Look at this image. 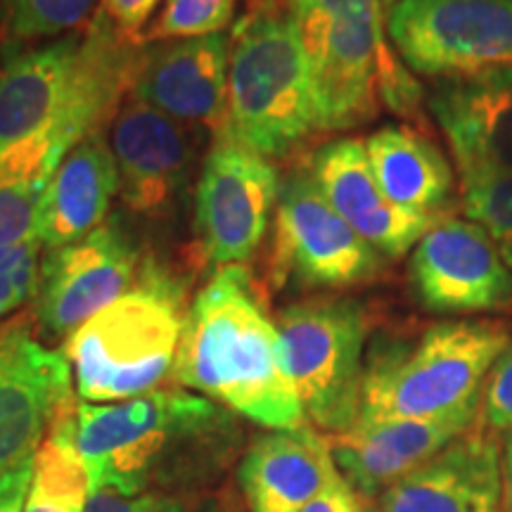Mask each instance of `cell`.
I'll return each instance as SVG.
<instances>
[{
  "label": "cell",
  "mask_w": 512,
  "mask_h": 512,
  "mask_svg": "<svg viewBox=\"0 0 512 512\" xmlns=\"http://www.w3.org/2000/svg\"><path fill=\"white\" fill-rule=\"evenodd\" d=\"M41 240L0 249V318L10 316L24 302L36 297L41 280Z\"/></svg>",
  "instance_id": "83f0119b"
},
{
  "label": "cell",
  "mask_w": 512,
  "mask_h": 512,
  "mask_svg": "<svg viewBox=\"0 0 512 512\" xmlns=\"http://www.w3.org/2000/svg\"><path fill=\"white\" fill-rule=\"evenodd\" d=\"M280 183L273 164L219 140L204 162L195 223L204 254L216 266H240L264 240Z\"/></svg>",
  "instance_id": "30bf717a"
},
{
  "label": "cell",
  "mask_w": 512,
  "mask_h": 512,
  "mask_svg": "<svg viewBox=\"0 0 512 512\" xmlns=\"http://www.w3.org/2000/svg\"><path fill=\"white\" fill-rule=\"evenodd\" d=\"M67 145L48 128L0 157V249L36 238L38 209Z\"/></svg>",
  "instance_id": "cb8c5ba5"
},
{
  "label": "cell",
  "mask_w": 512,
  "mask_h": 512,
  "mask_svg": "<svg viewBox=\"0 0 512 512\" xmlns=\"http://www.w3.org/2000/svg\"><path fill=\"white\" fill-rule=\"evenodd\" d=\"M202 512H230V510H226V508H223V505H219V503H211V505H207V508H204Z\"/></svg>",
  "instance_id": "e575fe53"
},
{
  "label": "cell",
  "mask_w": 512,
  "mask_h": 512,
  "mask_svg": "<svg viewBox=\"0 0 512 512\" xmlns=\"http://www.w3.org/2000/svg\"><path fill=\"white\" fill-rule=\"evenodd\" d=\"M117 192L119 171L102 133L79 140L55 166L43 192L36 221L43 249H60L98 230Z\"/></svg>",
  "instance_id": "44dd1931"
},
{
  "label": "cell",
  "mask_w": 512,
  "mask_h": 512,
  "mask_svg": "<svg viewBox=\"0 0 512 512\" xmlns=\"http://www.w3.org/2000/svg\"><path fill=\"white\" fill-rule=\"evenodd\" d=\"M159 0H102V10L112 19V24L128 38H140L147 29L152 12Z\"/></svg>",
  "instance_id": "4dcf8cb0"
},
{
  "label": "cell",
  "mask_w": 512,
  "mask_h": 512,
  "mask_svg": "<svg viewBox=\"0 0 512 512\" xmlns=\"http://www.w3.org/2000/svg\"><path fill=\"white\" fill-rule=\"evenodd\" d=\"M510 344L494 320L437 323L411 349L370 361L358 420H437L477 413L491 368Z\"/></svg>",
  "instance_id": "5b68a950"
},
{
  "label": "cell",
  "mask_w": 512,
  "mask_h": 512,
  "mask_svg": "<svg viewBox=\"0 0 512 512\" xmlns=\"http://www.w3.org/2000/svg\"><path fill=\"white\" fill-rule=\"evenodd\" d=\"M477 413L437 420H356L349 432L330 439V451L351 489L375 498L470 430Z\"/></svg>",
  "instance_id": "ac0fdd59"
},
{
  "label": "cell",
  "mask_w": 512,
  "mask_h": 512,
  "mask_svg": "<svg viewBox=\"0 0 512 512\" xmlns=\"http://www.w3.org/2000/svg\"><path fill=\"white\" fill-rule=\"evenodd\" d=\"M411 285L434 313H489L512 306V273L482 223L444 216L411 254Z\"/></svg>",
  "instance_id": "8fae6325"
},
{
  "label": "cell",
  "mask_w": 512,
  "mask_h": 512,
  "mask_svg": "<svg viewBox=\"0 0 512 512\" xmlns=\"http://www.w3.org/2000/svg\"><path fill=\"white\" fill-rule=\"evenodd\" d=\"M183 287L155 266L136 285L69 335L76 394L88 403L136 399L174 370L185 323Z\"/></svg>",
  "instance_id": "277c9868"
},
{
  "label": "cell",
  "mask_w": 512,
  "mask_h": 512,
  "mask_svg": "<svg viewBox=\"0 0 512 512\" xmlns=\"http://www.w3.org/2000/svg\"><path fill=\"white\" fill-rule=\"evenodd\" d=\"M264 3H275V0H264Z\"/></svg>",
  "instance_id": "d590c367"
},
{
  "label": "cell",
  "mask_w": 512,
  "mask_h": 512,
  "mask_svg": "<svg viewBox=\"0 0 512 512\" xmlns=\"http://www.w3.org/2000/svg\"><path fill=\"white\" fill-rule=\"evenodd\" d=\"M86 512H188V505L171 494L124 496L112 489H98L88 498Z\"/></svg>",
  "instance_id": "f546056e"
},
{
  "label": "cell",
  "mask_w": 512,
  "mask_h": 512,
  "mask_svg": "<svg viewBox=\"0 0 512 512\" xmlns=\"http://www.w3.org/2000/svg\"><path fill=\"white\" fill-rule=\"evenodd\" d=\"M140 256L119 223L50 249L41 261L36 318L53 335H72L136 285Z\"/></svg>",
  "instance_id": "7c38bea8"
},
{
  "label": "cell",
  "mask_w": 512,
  "mask_h": 512,
  "mask_svg": "<svg viewBox=\"0 0 512 512\" xmlns=\"http://www.w3.org/2000/svg\"><path fill=\"white\" fill-rule=\"evenodd\" d=\"M238 0H166L155 22L140 34L143 46L223 34Z\"/></svg>",
  "instance_id": "484cf974"
},
{
  "label": "cell",
  "mask_w": 512,
  "mask_h": 512,
  "mask_svg": "<svg viewBox=\"0 0 512 512\" xmlns=\"http://www.w3.org/2000/svg\"><path fill=\"white\" fill-rule=\"evenodd\" d=\"M302 512H363V503L347 479L337 472Z\"/></svg>",
  "instance_id": "1f68e13d"
},
{
  "label": "cell",
  "mask_w": 512,
  "mask_h": 512,
  "mask_svg": "<svg viewBox=\"0 0 512 512\" xmlns=\"http://www.w3.org/2000/svg\"><path fill=\"white\" fill-rule=\"evenodd\" d=\"M501 439L470 427L380 496V512H501Z\"/></svg>",
  "instance_id": "9a60e30c"
},
{
  "label": "cell",
  "mask_w": 512,
  "mask_h": 512,
  "mask_svg": "<svg viewBox=\"0 0 512 512\" xmlns=\"http://www.w3.org/2000/svg\"><path fill=\"white\" fill-rule=\"evenodd\" d=\"M306 169L330 207L382 256L396 259L408 254L432 226V216L387 200L375 181L366 143L361 140H330L313 152Z\"/></svg>",
  "instance_id": "2e32d148"
},
{
  "label": "cell",
  "mask_w": 512,
  "mask_h": 512,
  "mask_svg": "<svg viewBox=\"0 0 512 512\" xmlns=\"http://www.w3.org/2000/svg\"><path fill=\"white\" fill-rule=\"evenodd\" d=\"M477 420L482 422L484 430L494 434L512 430V342L498 356L486 377Z\"/></svg>",
  "instance_id": "f1b7e54d"
},
{
  "label": "cell",
  "mask_w": 512,
  "mask_h": 512,
  "mask_svg": "<svg viewBox=\"0 0 512 512\" xmlns=\"http://www.w3.org/2000/svg\"><path fill=\"white\" fill-rule=\"evenodd\" d=\"M377 512H380V510H377Z\"/></svg>",
  "instance_id": "8d00e7d4"
},
{
  "label": "cell",
  "mask_w": 512,
  "mask_h": 512,
  "mask_svg": "<svg viewBox=\"0 0 512 512\" xmlns=\"http://www.w3.org/2000/svg\"><path fill=\"white\" fill-rule=\"evenodd\" d=\"M316 131L309 64L290 17L254 12L230 41L221 140L264 159L283 157Z\"/></svg>",
  "instance_id": "8992f818"
},
{
  "label": "cell",
  "mask_w": 512,
  "mask_h": 512,
  "mask_svg": "<svg viewBox=\"0 0 512 512\" xmlns=\"http://www.w3.org/2000/svg\"><path fill=\"white\" fill-rule=\"evenodd\" d=\"M467 219L482 223L512 273V176L463 190Z\"/></svg>",
  "instance_id": "4316f807"
},
{
  "label": "cell",
  "mask_w": 512,
  "mask_h": 512,
  "mask_svg": "<svg viewBox=\"0 0 512 512\" xmlns=\"http://www.w3.org/2000/svg\"><path fill=\"white\" fill-rule=\"evenodd\" d=\"M230 38L211 34L145 46L133 98L181 124L223 126Z\"/></svg>",
  "instance_id": "e0dca14e"
},
{
  "label": "cell",
  "mask_w": 512,
  "mask_h": 512,
  "mask_svg": "<svg viewBox=\"0 0 512 512\" xmlns=\"http://www.w3.org/2000/svg\"><path fill=\"white\" fill-rule=\"evenodd\" d=\"M79 48L81 36L69 34L5 62L0 72V157L57 124Z\"/></svg>",
  "instance_id": "7402d4cb"
},
{
  "label": "cell",
  "mask_w": 512,
  "mask_h": 512,
  "mask_svg": "<svg viewBox=\"0 0 512 512\" xmlns=\"http://www.w3.org/2000/svg\"><path fill=\"white\" fill-rule=\"evenodd\" d=\"M501 475H503V510L512 512V430L501 441Z\"/></svg>",
  "instance_id": "836d02e7"
},
{
  "label": "cell",
  "mask_w": 512,
  "mask_h": 512,
  "mask_svg": "<svg viewBox=\"0 0 512 512\" xmlns=\"http://www.w3.org/2000/svg\"><path fill=\"white\" fill-rule=\"evenodd\" d=\"M31 479H34V458H27L0 477V512H24Z\"/></svg>",
  "instance_id": "d6a6232c"
},
{
  "label": "cell",
  "mask_w": 512,
  "mask_h": 512,
  "mask_svg": "<svg viewBox=\"0 0 512 512\" xmlns=\"http://www.w3.org/2000/svg\"><path fill=\"white\" fill-rule=\"evenodd\" d=\"M76 446L91 494H162L221 470L238 446L228 408L178 389H152L117 403L76 401Z\"/></svg>",
  "instance_id": "6da1fadb"
},
{
  "label": "cell",
  "mask_w": 512,
  "mask_h": 512,
  "mask_svg": "<svg viewBox=\"0 0 512 512\" xmlns=\"http://www.w3.org/2000/svg\"><path fill=\"white\" fill-rule=\"evenodd\" d=\"M72 366L31 337L24 323L0 328V477L34 458L72 401Z\"/></svg>",
  "instance_id": "4fadbf2b"
},
{
  "label": "cell",
  "mask_w": 512,
  "mask_h": 512,
  "mask_svg": "<svg viewBox=\"0 0 512 512\" xmlns=\"http://www.w3.org/2000/svg\"><path fill=\"white\" fill-rule=\"evenodd\" d=\"M275 266L304 287L342 290L373 280L382 254L349 226L302 169L280 185L275 209Z\"/></svg>",
  "instance_id": "9c48e42d"
},
{
  "label": "cell",
  "mask_w": 512,
  "mask_h": 512,
  "mask_svg": "<svg viewBox=\"0 0 512 512\" xmlns=\"http://www.w3.org/2000/svg\"><path fill=\"white\" fill-rule=\"evenodd\" d=\"M389 41L413 74H512V0H396Z\"/></svg>",
  "instance_id": "ba28073f"
},
{
  "label": "cell",
  "mask_w": 512,
  "mask_h": 512,
  "mask_svg": "<svg viewBox=\"0 0 512 512\" xmlns=\"http://www.w3.org/2000/svg\"><path fill=\"white\" fill-rule=\"evenodd\" d=\"M98 0H0V31L12 41H41L74 34Z\"/></svg>",
  "instance_id": "d4e9b609"
},
{
  "label": "cell",
  "mask_w": 512,
  "mask_h": 512,
  "mask_svg": "<svg viewBox=\"0 0 512 512\" xmlns=\"http://www.w3.org/2000/svg\"><path fill=\"white\" fill-rule=\"evenodd\" d=\"M110 150L121 200L138 214L169 207L192 164V143L181 121L136 98L114 117Z\"/></svg>",
  "instance_id": "d6986e66"
},
{
  "label": "cell",
  "mask_w": 512,
  "mask_h": 512,
  "mask_svg": "<svg viewBox=\"0 0 512 512\" xmlns=\"http://www.w3.org/2000/svg\"><path fill=\"white\" fill-rule=\"evenodd\" d=\"M396 0H287L309 64L316 131H347L387 105L408 114L420 86L392 50L387 15Z\"/></svg>",
  "instance_id": "3957f363"
},
{
  "label": "cell",
  "mask_w": 512,
  "mask_h": 512,
  "mask_svg": "<svg viewBox=\"0 0 512 512\" xmlns=\"http://www.w3.org/2000/svg\"><path fill=\"white\" fill-rule=\"evenodd\" d=\"M275 328L306 418L332 437L349 432L363 401L366 313L351 299H309L280 311Z\"/></svg>",
  "instance_id": "52a82bcc"
},
{
  "label": "cell",
  "mask_w": 512,
  "mask_h": 512,
  "mask_svg": "<svg viewBox=\"0 0 512 512\" xmlns=\"http://www.w3.org/2000/svg\"><path fill=\"white\" fill-rule=\"evenodd\" d=\"M463 190L512 176V74L441 79L430 95Z\"/></svg>",
  "instance_id": "5bb4252c"
},
{
  "label": "cell",
  "mask_w": 512,
  "mask_h": 512,
  "mask_svg": "<svg viewBox=\"0 0 512 512\" xmlns=\"http://www.w3.org/2000/svg\"><path fill=\"white\" fill-rule=\"evenodd\" d=\"M171 375L268 430L306 425L278 328L242 266L219 268L190 304Z\"/></svg>",
  "instance_id": "7a4b0ae2"
},
{
  "label": "cell",
  "mask_w": 512,
  "mask_h": 512,
  "mask_svg": "<svg viewBox=\"0 0 512 512\" xmlns=\"http://www.w3.org/2000/svg\"><path fill=\"white\" fill-rule=\"evenodd\" d=\"M337 472L330 441L304 425L254 439L240 463V484L252 512H302Z\"/></svg>",
  "instance_id": "ffe728a7"
},
{
  "label": "cell",
  "mask_w": 512,
  "mask_h": 512,
  "mask_svg": "<svg viewBox=\"0 0 512 512\" xmlns=\"http://www.w3.org/2000/svg\"><path fill=\"white\" fill-rule=\"evenodd\" d=\"M366 152L377 185L399 207L432 216L451 200V166L422 133L406 126L380 128L366 140Z\"/></svg>",
  "instance_id": "603a6c76"
}]
</instances>
